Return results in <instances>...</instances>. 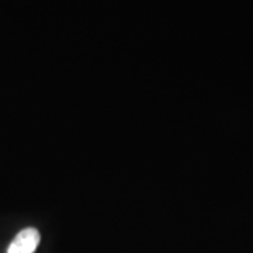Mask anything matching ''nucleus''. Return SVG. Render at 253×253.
I'll list each match as a JSON object with an SVG mask.
<instances>
[{"mask_svg": "<svg viewBox=\"0 0 253 253\" xmlns=\"http://www.w3.org/2000/svg\"><path fill=\"white\" fill-rule=\"evenodd\" d=\"M41 236L36 228H26L20 231L9 245L7 253H34L40 245Z\"/></svg>", "mask_w": 253, "mask_h": 253, "instance_id": "1", "label": "nucleus"}]
</instances>
